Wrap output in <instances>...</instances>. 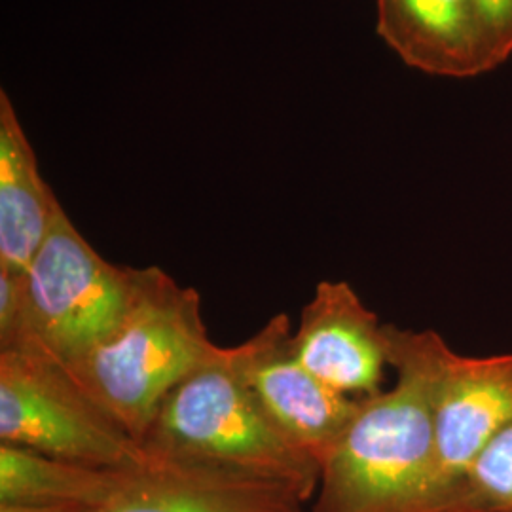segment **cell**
I'll list each match as a JSON object with an SVG mask.
<instances>
[{
    "label": "cell",
    "mask_w": 512,
    "mask_h": 512,
    "mask_svg": "<svg viewBox=\"0 0 512 512\" xmlns=\"http://www.w3.org/2000/svg\"><path fill=\"white\" fill-rule=\"evenodd\" d=\"M217 349L198 291L148 266L116 329L65 368L141 444L165 397Z\"/></svg>",
    "instance_id": "cell-1"
},
{
    "label": "cell",
    "mask_w": 512,
    "mask_h": 512,
    "mask_svg": "<svg viewBox=\"0 0 512 512\" xmlns=\"http://www.w3.org/2000/svg\"><path fill=\"white\" fill-rule=\"evenodd\" d=\"M143 448L164 458L274 482L310 503L319 461L289 439L220 348L160 404Z\"/></svg>",
    "instance_id": "cell-2"
},
{
    "label": "cell",
    "mask_w": 512,
    "mask_h": 512,
    "mask_svg": "<svg viewBox=\"0 0 512 512\" xmlns=\"http://www.w3.org/2000/svg\"><path fill=\"white\" fill-rule=\"evenodd\" d=\"M370 397L321 461L308 512H452L439 482L425 391L406 370Z\"/></svg>",
    "instance_id": "cell-3"
},
{
    "label": "cell",
    "mask_w": 512,
    "mask_h": 512,
    "mask_svg": "<svg viewBox=\"0 0 512 512\" xmlns=\"http://www.w3.org/2000/svg\"><path fill=\"white\" fill-rule=\"evenodd\" d=\"M387 363L420 382L435 433L446 505L463 512V482L480 450L512 423V353L467 357L435 330L385 323Z\"/></svg>",
    "instance_id": "cell-4"
},
{
    "label": "cell",
    "mask_w": 512,
    "mask_h": 512,
    "mask_svg": "<svg viewBox=\"0 0 512 512\" xmlns=\"http://www.w3.org/2000/svg\"><path fill=\"white\" fill-rule=\"evenodd\" d=\"M137 270L99 255L59 203L46 238L23 272L27 323L14 349H38L61 365H74L126 315Z\"/></svg>",
    "instance_id": "cell-5"
},
{
    "label": "cell",
    "mask_w": 512,
    "mask_h": 512,
    "mask_svg": "<svg viewBox=\"0 0 512 512\" xmlns=\"http://www.w3.org/2000/svg\"><path fill=\"white\" fill-rule=\"evenodd\" d=\"M0 442L48 458L126 471L148 452L38 349H0Z\"/></svg>",
    "instance_id": "cell-6"
},
{
    "label": "cell",
    "mask_w": 512,
    "mask_h": 512,
    "mask_svg": "<svg viewBox=\"0 0 512 512\" xmlns=\"http://www.w3.org/2000/svg\"><path fill=\"white\" fill-rule=\"evenodd\" d=\"M226 357L283 433L321 461L353 420L359 399L315 378L294 353L287 313H277Z\"/></svg>",
    "instance_id": "cell-7"
},
{
    "label": "cell",
    "mask_w": 512,
    "mask_h": 512,
    "mask_svg": "<svg viewBox=\"0 0 512 512\" xmlns=\"http://www.w3.org/2000/svg\"><path fill=\"white\" fill-rule=\"evenodd\" d=\"M298 361L330 389L370 397L382 389L387 363L385 323L348 281H319L293 332Z\"/></svg>",
    "instance_id": "cell-8"
},
{
    "label": "cell",
    "mask_w": 512,
    "mask_h": 512,
    "mask_svg": "<svg viewBox=\"0 0 512 512\" xmlns=\"http://www.w3.org/2000/svg\"><path fill=\"white\" fill-rule=\"evenodd\" d=\"M95 512H308L293 490L222 469L164 458L122 473L109 501Z\"/></svg>",
    "instance_id": "cell-9"
},
{
    "label": "cell",
    "mask_w": 512,
    "mask_h": 512,
    "mask_svg": "<svg viewBox=\"0 0 512 512\" xmlns=\"http://www.w3.org/2000/svg\"><path fill=\"white\" fill-rule=\"evenodd\" d=\"M376 2L378 35L412 69L473 78L505 63L475 0Z\"/></svg>",
    "instance_id": "cell-10"
},
{
    "label": "cell",
    "mask_w": 512,
    "mask_h": 512,
    "mask_svg": "<svg viewBox=\"0 0 512 512\" xmlns=\"http://www.w3.org/2000/svg\"><path fill=\"white\" fill-rule=\"evenodd\" d=\"M8 93L0 92V270L25 272L57 209Z\"/></svg>",
    "instance_id": "cell-11"
},
{
    "label": "cell",
    "mask_w": 512,
    "mask_h": 512,
    "mask_svg": "<svg viewBox=\"0 0 512 512\" xmlns=\"http://www.w3.org/2000/svg\"><path fill=\"white\" fill-rule=\"evenodd\" d=\"M124 471L95 469L0 442V503L101 509Z\"/></svg>",
    "instance_id": "cell-12"
},
{
    "label": "cell",
    "mask_w": 512,
    "mask_h": 512,
    "mask_svg": "<svg viewBox=\"0 0 512 512\" xmlns=\"http://www.w3.org/2000/svg\"><path fill=\"white\" fill-rule=\"evenodd\" d=\"M463 512H512V423L471 463L463 482Z\"/></svg>",
    "instance_id": "cell-13"
},
{
    "label": "cell",
    "mask_w": 512,
    "mask_h": 512,
    "mask_svg": "<svg viewBox=\"0 0 512 512\" xmlns=\"http://www.w3.org/2000/svg\"><path fill=\"white\" fill-rule=\"evenodd\" d=\"M27 323L23 272L0 270V349L18 348Z\"/></svg>",
    "instance_id": "cell-14"
},
{
    "label": "cell",
    "mask_w": 512,
    "mask_h": 512,
    "mask_svg": "<svg viewBox=\"0 0 512 512\" xmlns=\"http://www.w3.org/2000/svg\"><path fill=\"white\" fill-rule=\"evenodd\" d=\"M486 19L497 48L507 61L512 54V0H475Z\"/></svg>",
    "instance_id": "cell-15"
},
{
    "label": "cell",
    "mask_w": 512,
    "mask_h": 512,
    "mask_svg": "<svg viewBox=\"0 0 512 512\" xmlns=\"http://www.w3.org/2000/svg\"><path fill=\"white\" fill-rule=\"evenodd\" d=\"M97 509L73 505H33V503H0V512H95Z\"/></svg>",
    "instance_id": "cell-16"
}]
</instances>
